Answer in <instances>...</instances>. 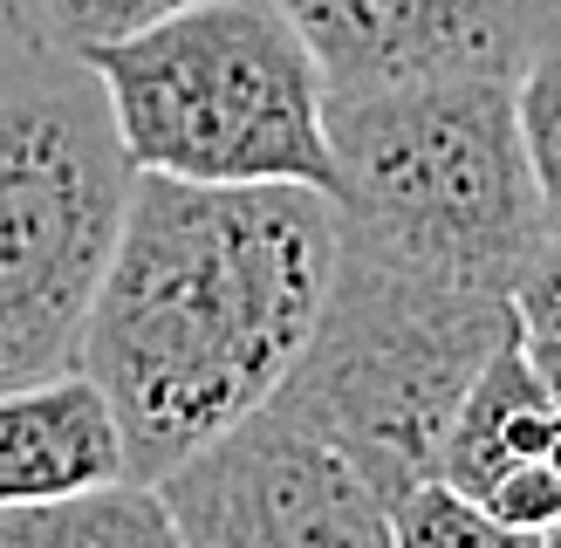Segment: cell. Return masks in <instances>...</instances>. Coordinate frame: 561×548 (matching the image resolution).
<instances>
[{
    "label": "cell",
    "instance_id": "1",
    "mask_svg": "<svg viewBox=\"0 0 561 548\" xmlns=\"http://www.w3.org/2000/svg\"><path fill=\"white\" fill-rule=\"evenodd\" d=\"M335 247L329 192L130 179L76 350L117 419L130 480H158L288 384L329 301Z\"/></svg>",
    "mask_w": 561,
    "mask_h": 548
},
{
    "label": "cell",
    "instance_id": "2",
    "mask_svg": "<svg viewBox=\"0 0 561 548\" xmlns=\"http://www.w3.org/2000/svg\"><path fill=\"white\" fill-rule=\"evenodd\" d=\"M335 227L459 288H500L548 240L507 76H425L329 96Z\"/></svg>",
    "mask_w": 561,
    "mask_h": 548
},
{
    "label": "cell",
    "instance_id": "3",
    "mask_svg": "<svg viewBox=\"0 0 561 548\" xmlns=\"http://www.w3.org/2000/svg\"><path fill=\"white\" fill-rule=\"evenodd\" d=\"M130 179L96 69L0 0V391L76 370Z\"/></svg>",
    "mask_w": 561,
    "mask_h": 548
},
{
    "label": "cell",
    "instance_id": "4",
    "mask_svg": "<svg viewBox=\"0 0 561 548\" xmlns=\"http://www.w3.org/2000/svg\"><path fill=\"white\" fill-rule=\"evenodd\" d=\"M82 62L137 172L335 192L322 69L274 0H199Z\"/></svg>",
    "mask_w": 561,
    "mask_h": 548
},
{
    "label": "cell",
    "instance_id": "5",
    "mask_svg": "<svg viewBox=\"0 0 561 548\" xmlns=\"http://www.w3.org/2000/svg\"><path fill=\"white\" fill-rule=\"evenodd\" d=\"M507 329L500 288H459L343 240L316 336L274 398L398 501L438 473L445 432Z\"/></svg>",
    "mask_w": 561,
    "mask_h": 548
},
{
    "label": "cell",
    "instance_id": "6",
    "mask_svg": "<svg viewBox=\"0 0 561 548\" xmlns=\"http://www.w3.org/2000/svg\"><path fill=\"white\" fill-rule=\"evenodd\" d=\"M185 548H390V501L280 398L151 480Z\"/></svg>",
    "mask_w": 561,
    "mask_h": 548
},
{
    "label": "cell",
    "instance_id": "7",
    "mask_svg": "<svg viewBox=\"0 0 561 548\" xmlns=\"http://www.w3.org/2000/svg\"><path fill=\"white\" fill-rule=\"evenodd\" d=\"M322 69V96L425 76H520L561 35V0H274Z\"/></svg>",
    "mask_w": 561,
    "mask_h": 548
},
{
    "label": "cell",
    "instance_id": "8",
    "mask_svg": "<svg viewBox=\"0 0 561 548\" xmlns=\"http://www.w3.org/2000/svg\"><path fill=\"white\" fill-rule=\"evenodd\" d=\"M438 480L472 493L514 528L561 521V377H548L520 343V322L480 364L438 453Z\"/></svg>",
    "mask_w": 561,
    "mask_h": 548
},
{
    "label": "cell",
    "instance_id": "9",
    "mask_svg": "<svg viewBox=\"0 0 561 548\" xmlns=\"http://www.w3.org/2000/svg\"><path fill=\"white\" fill-rule=\"evenodd\" d=\"M124 438L103 391L82 370L0 391V507H35L62 493L124 480Z\"/></svg>",
    "mask_w": 561,
    "mask_h": 548
},
{
    "label": "cell",
    "instance_id": "10",
    "mask_svg": "<svg viewBox=\"0 0 561 548\" xmlns=\"http://www.w3.org/2000/svg\"><path fill=\"white\" fill-rule=\"evenodd\" d=\"M0 548H185L151 480H103L35 507H0Z\"/></svg>",
    "mask_w": 561,
    "mask_h": 548
},
{
    "label": "cell",
    "instance_id": "11",
    "mask_svg": "<svg viewBox=\"0 0 561 548\" xmlns=\"http://www.w3.org/2000/svg\"><path fill=\"white\" fill-rule=\"evenodd\" d=\"M390 548H541V528H514L432 473L390 501Z\"/></svg>",
    "mask_w": 561,
    "mask_h": 548
},
{
    "label": "cell",
    "instance_id": "12",
    "mask_svg": "<svg viewBox=\"0 0 561 548\" xmlns=\"http://www.w3.org/2000/svg\"><path fill=\"white\" fill-rule=\"evenodd\" d=\"M514 117H520L541 219H548V233H561V35H548L514 76Z\"/></svg>",
    "mask_w": 561,
    "mask_h": 548
},
{
    "label": "cell",
    "instance_id": "13",
    "mask_svg": "<svg viewBox=\"0 0 561 548\" xmlns=\"http://www.w3.org/2000/svg\"><path fill=\"white\" fill-rule=\"evenodd\" d=\"M8 8L35 27L42 42L82 55V48L124 42V35H137V27H151L179 8H199V0H8Z\"/></svg>",
    "mask_w": 561,
    "mask_h": 548
},
{
    "label": "cell",
    "instance_id": "14",
    "mask_svg": "<svg viewBox=\"0 0 561 548\" xmlns=\"http://www.w3.org/2000/svg\"><path fill=\"white\" fill-rule=\"evenodd\" d=\"M507 309L520 322V343L535 356H548V364H561V233H548L535 254L514 267Z\"/></svg>",
    "mask_w": 561,
    "mask_h": 548
},
{
    "label": "cell",
    "instance_id": "15",
    "mask_svg": "<svg viewBox=\"0 0 561 548\" xmlns=\"http://www.w3.org/2000/svg\"><path fill=\"white\" fill-rule=\"evenodd\" d=\"M541 548H561V521H554V528H541Z\"/></svg>",
    "mask_w": 561,
    "mask_h": 548
}]
</instances>
